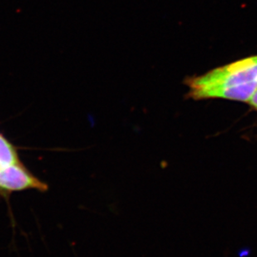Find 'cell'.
Returning <instances> with one entry per match:
<instances>
[{
	"mask_svg": "<svg viewBox=\"0 0 257 257\" xmlns=\"http://www.w3.org/2000/svg\"><path fill=\"white\" fill-rule=\"evenodd\" d=\"M187 99L195 101L222 99L246 102L257 89V55L186 77Z\"/></svg>",
	"mask_w": 257,
	"mask_h": 257,
	"instance_id": "1",
	"label": "cell"
},
{
	"mask_svg": "<svg viewBox=\"0 0 257 257\" xmlns=\"http://www.w3.org/2000/svg\"><path fill=\"white\" fill-rule=\"evenodd\" d=\"M36 190L46 191L47 184L34 176L22 163L0 168V193L10 195L14 192Z\"/></svg>",
	"mask_w": 257,
	"mask_h": 257,
	"instance_id": "2",
	"label": "cell"
},
{
	"mask_svg": "<svg viewBox=\"0 0 257 257\" xmlns=\"http://www.w3.org/2000/svg\"><path fill=\"white\" fill-rule=\"evenodd\" d=\"M18 163H21V161L17 149L2 133H0V168Z\"/></svg>",
	"mask_w": 257,
	"mask_h": 257,
	"instance_id": "3",
	"label": "cell"
},
{
	"mask_svg": "<svg viewBox=\"0 0 257 257\" xmlns=\"http://www.w3.org/2000/svg\"><path fill=\"white\" fill-rule=\"evenodd\" d=\"M253 109H255L257 111V89L253 93L252 95L250 96V99H248L246 102Z\"/></svg>",
	"mask_w": 257,
	"mask_h": 257,
	"instance_id": "4",
	"label": "cell"
}]
</instances>
